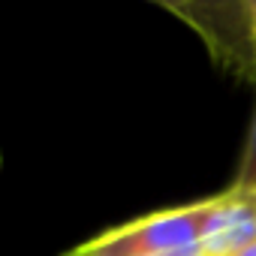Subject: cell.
Returning <instances> with one entry per match:
<instances>
[{
	"instance_id": "obj_1",
	"label": "cell",
	"mask_w": 256,
	"mask_h": 256,
	"mask_svg": "<svg viewBox=\"0 0 256 256\" xmlns=\"http://www.w3.org/2000/svg\"><path fill=\"white\" fill-rule=\"evenodd\" d=\"M208 211L211 199L154 211L78 244L66 256H160L190 250L202 241Z\"/></svg>"
},
{
	"instance_id": "obj_5",
	"label": "cell",
	"mask_w": 256,
	"mask_h": 256,
	"mask_svg": "<svg viewBox=\"0 0 256 256\" xmlns=\"http://www.w3.org/2000/svg\"><path fill=\"white\" fill-rule=\"evenodd\" d=\"M250 30H253V52H256V4H250Z\"/></svg>"
},
{
	"instance_id": "obj_2",
	"label": "cell",
	"mask_w": 256,
	"mask_h": 256,
	"mask_svg": "<svg viewBox=\"0 0 256 256\" xmlns=\"http://www.w3.org/2000/svg\"><path fill=\"white\" fill-rule=\"evenodd\" d=\"M256 241V193L226 190L211 199L202 232V256H238Z\"/></svg>"
},
{
	"instance_id": "obj_7",
	"label": "cell",
	"mask_w": 256,
	"mask_h": 256,
	"mask_svg": "<svg viewBox=\"0 0 256 256\" xmlns=\"http://www.w3.org/2000/svg\"><path fill=\"white\" fill-rule=\"evenodd\" d=\"M0 163H4V154H0Z\"/></svg>"
},
{
	"instance_id": "obj_3",
	"label": "cell",
	"mask_w": 256,
	"mask_h": 256,
	"mask_svg": "<svg viewBox=\"0 0 256 256\" xmlns=\"http://www.w3.org/2000/svg\"><path fill=\"white\" fill-rule=\"evenodd\" d=\"M232 190H238V193H256V112H253L247 148H244V157H241V166H238Z\"/></svg>"
},
{
	"instance_id": "obj_6",
	"label": "cell",
	"mask_w": 256,
	"mask_h": 256,
	"mask_svg": "<svg viewBox=\"0 0 256 256\" xmlns=\"http://www.w3.org/2000/svg\"><path fill=\"white\" fill-rule=\"evenodd\" d=\"M238 256H256V241H253V244H250V247H244V250H241V253H238Z\"/></svg>"
},
{
	"instance_id": "obj_4",
	"label": "cell",
	"mask_w": 256,
	"mask_h": 256,
	"mask_svg": "<svg viewBox=\"0 0 256 256\" xmlns=\"http://www.w3.org/2000/svg\"><path fill=\"white\" fill-rule=\"evenodd\" d=\"M160 256H202V247H190V250H178V253H160Z\"/></svg>"
}]
</instances>
